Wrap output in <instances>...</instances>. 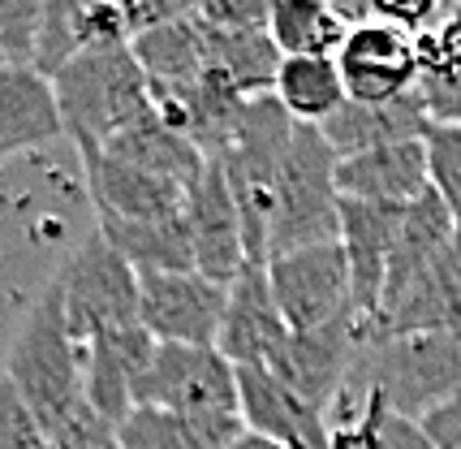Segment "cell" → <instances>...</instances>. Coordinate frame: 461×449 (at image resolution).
Returning a JSON list of instances; mask_svg holds the SVG:
<instances>
[{
    "label": "cell",
    "instance_id": "6da1fadb",
    "mask_svg": "<svg viewBox=\"0 0 461 449\" xmlns=\"http://www.w3.org/2000/svg\"><path fill=\"white\" fill-rule=\"evenodd\" d=\"M52 91H57L65 139H74L82 164L95 160L117 130L139 122L147 108H156L147 74L134 61L130 43L86 48L52 78Z\"/></svg>",
    "mask_w": 461,
    "mask_h": 449
},
{
    "label": "cell",
    "instance_id": "7a4b0ae2",
    "mask_svg": "<svg viewBox=\"0 0 461 449\" xmlns=\"http://www.w3.org/2000/svg\"><path fill=\"white\" fill-rule=\"evenodd\" d=\"M5 376L14 380L22 402L40 419V428L52 432L86 407V389H82V354L78 342L65 325V298H60V281L52 277L35 311L26 316L22 333L5 354Z\"/></svg>",
    "mask_w": 461,
    "mask_h": 449
},
{
    "label": "cell",
    "instance_id": "3957f363",
    "mask_svg": "<svg viewBox=\"0 0 461 449\" xmlns=\"http://www.w3.org/2000/svg\"><path fill=\"white\" fill-rule=\"evenodd\" d=\"M349 385L375 389L397 415L419 424L422 415L461 398V333L366 337Z\"/></svg>",
    "mask_w": 461,
    "mask_h": 449
},
{
    "label": "cell",
    "instance_id": "277c9868",
    "mask_svg": "<svg viewBox=\"0 0 461 449\" xmlns=\"http://www.w3.org/2000/svg\"><path fill=\"white\" fill-rule=\"evenodd\" d=\"M341 243V190H337V151L328 147L320 125H298L289 139V156L281 164L276 212H272V243L267 264L289 251Z\"/></svg>",
    "mask_w": 461,
    "mask_h": 449
},
{
    "label": "cell",
    "instance_id": "5b68a950",
    "mask_svg": "<svg viewBox=\"0 0 461 449\" xmlns=\"http://www.w3.org/2000/svg\"><path fill=\"white\" fill-rule=\"evenodd\" d=\"M57 281L60 298H65V325L78 346H91L95 337L142 325L139 272L113 251V243L100 229L65 260Z\"/></svg>",
    "mask_w": 461,
    "mask_h": 449
},
{
    "label": "cell",
    "instance_id": "8992f818",
    "mask_svg": "<svg viewBox=\"0 0 461 449\" xmlns=\"http://www.w3.org/2000/svg\"><path fill=\"white\" fill-rule=\"evenodd\" d=\"M267 281L289 333H311L354 316V281H349V260L341 243L276 255L267 264Z\"/></svg>",
    "mask_w": 461,
    "mask_h": 449
},
{
    "label": "cell",
    "instance_id": "52a82bcc",
    "mask_svg": "<svg viewBox=\"0 0 461 449\" xmlns=\"http://www.w3.org/2000/svg\"><path fill=\"white\" fill-rule=\"evenodd\" d=\"M139 407L173 410V415H238V368L216 346L160 342L139 389Z\"/></svg>",
    "mask_w": 461,
    "mask_h": 449
},
{
    "label": "cell",
    "instance_id": "ba28073f",
    "mask_svg": "<svg viewBox=\"0 0 461 449\" xmlns=\"http://www.w3.org/2000/svg\"><path fill=\"white\" fill-rule=\"evenodd\" d=\"M362 346H366V325L358 316H345V320H332V325L311 328V333H289V342L281 346L267 371L281 376L298 398H306L311 407H320L328 415L349 385Z\"/></svg>",
    "mask_w": 461,
    "mask_h": 449
},
{
    "label": "cell",
    "instance_id": "9c48e42d",
    "mask_svg": "<svg viewBox=\"0 0 461 449\" xmlns=\"http://www.w3.org/2000/svg\"><path fill=\"white\" fill-rule=\"evenodd\" d=\"M142 328L164 346H216L229 286L203 272H142Z\"/></svg>",
    "mask_w": 461,
    "mask_h": 449
},
{
    "label": "cell",
    "instance_id": "30bf717a",
    "mask_svg": "<svg viewBox=\"0 0 461 449\" xmlns=\"http://www.w3.org/2000/svg\"><path fill=\"white\" fill-rule=\"evenodd\" d=\"M341 78H345V96L358 104H384L397 100L405 91L419 87V48L414 35L397 31L393 22H362L349 31L341 57Z\"/></svg>",
    "mask_w": 461,
    "mask_h": 449
},
{
    "label": "cell",
    "instance_id": "8fae6325",
    "mask_svg": "<svg viewBox=\"0 0 461 449\" xmlns=\"http://www.w3.org/2000/svg\"><path fill=\"white\" fill-rule=\"evenodd\" d=\"M238 415L246 432L281 449H337L328 415L267 368H238Z\"/></svg>",
    "mask_w": 461,
    "mask_h": 449
},
{
    "label": "cell",
    "instance_id": "7c38bea8",
    "mask_svg": "<svg viewBox=\"0 0 461 449\" xmlns=\"http://www.w3.org/2000/svg\"><path fill=\"white\" fill-rule=\"evenodd\" d=\"M285 342H289V325L272 298L267 264H246L229 281V303H224L216 350L233 368H272V359L281 354Z\"/></svg>",
    "mask_w": 461,
    "mask_h": 449
},
{
    "label": "cell",
    "instance_id": "4fadbf2b",
    "mask_svg": "<svg viewBox=\"0 0 461 449\" xmlns=\"http://www.w3.org/2000/svg\"><path fill=\"white\" fill-rule=\"evenodd\" d=\"M405 207L393 204H358V199H341V246L349 260V281H354V316L371 325L380 316L384 286H388V260L402 234Z\"/></svg>",
    "mask_w": 461,
    "mask_h": 449
},
{
    "label": "cell",
    "instance_id": "5bb4252c",
    "mask_svg": "<svg viewBox=\"0 0 461 449\" xmlns=\"http://www.w3.org/2000/svg\"><path fill=\"white\" fill-rule=\"evenodd\" d=\"M461 333V234L436 264H427L405 289L384 298L371 337H427Z\"/></svg>",
    "mask_w": 461,
    "mask_h": 449
},
{
    "label": "cell",
    "instance_id": "9a60e30c",
    "mask_svg": "<svg viewBox=\"0 0 461 449\" xmlns=\"http://www.w3.org/2000/svg\"><path fill=\"white\" fill-rule=\"evenodd\" d=\"M156 346L160 342L142 325L125 328V333L95 337L91 346H82V389H86V402L100 410L113 428H121L139 410V389L147 380V371H151Z\"/></svg>",
    "mask_w": 461,
    "mask_h": 449
},
{
    "label": "cell",
    "instance_id": "2e32d148",
    "mask_svg": "<svg viewBox=\"0 0 461 449\" xmlns=\"http://www.w3.org/2000/svg\"><path fill=\"white\" fill-rule=\"evenodd\" d=\"M185 221H190V238H194V268L203 277L229 286L246 268V234H241L238 199L229 190V178H224L221 164L207 160L203 178L190 186Z\"/></svg>",
    "mask_w": 461,
    "mask_h": 449
},
{
    "label": "cell",
    "instance_id": "e0dca14e",
    "mask_svg": "<svg viewBox=\"0 0 461 449\" xmlns=\"http://www.w3.org/2000/svg\"><path fill=\"white\" fill-rule=\"evenodd\" d=\"M337 190H341V199H358V204H419L431 190L427 139L375 147V151H358V156L337 160Z\"/></svg>",
    "mask_w": 461,
    "mask_h": 449
},
{
    "label": "cell",
    "instance_id": "ac0fdd59",
    "mask_svg": "<svg viewBox=\"0 0 461 449\" xmlns=\"http://www.w3.org/2000/svg\"><path fill=\"white\" fill-rule=\"evenodd\" d=\"M130 48H134V61L147 74L156 108L190 100L203 87V78H207V35H203L194 9L181 22H168L160 31L139 35Z\"/></svg>",
    "mask_w": 461,
    "mask_h": 449
},
{
    "label": "cell",
    "instance_id": "d6986e66",
    "mask_svg": "<svg viewBox=\"0 0 461 449\" xmlns=\"http://www.w3.org/2000/svg\"><path fill=\"white\" fill-rule=\"evenodd\" d=\"M323 139L337 151V160L345 156H358V151H375V147H393V143H410V139H427L431 130V113H427V100L422 91H405L397 100L384 104H358L345 100V108L323 122Z\"/></svg>",
    "mask_w": 461,
    "mask_h": 449
},
{
    "label": "cell",
    "instance_id": "ffe728a7",
    "mask_svg": "<svg viewBox=\"0 0 461 449\" xmlns=\"http://www.w3.org/2000/svg\"><path fill=\"white\" fill-rule=\"evenodd\" d=\"M82 169H86V186H91V199H95L100 216H113V221H164V216L185 212L190 190L168 182V178L142 173V169L121 164L113 156H95Z\"/></svg>",
    "mask_w": 461,
    "mask_h": 449
},
{
    "label": "cell",
    "instance_id": "44dd1931",
    "mask_svg": "<svg viewBox=\"0 0 461 449\" xmlns=\"http://www.w3.org/2000/svg\"><path fill=\"white\" fill-rule=\"evenodd\" d=\"M100 156H113V160H121V164L142 169V173L168 178V182L185 186V190L199 182L203 169H207V156L164 117L160 108H147L139 122H130L125 130H117Z\"/></svg>",
    "mask_w": 461,
    "mask_h": 449
},
{
    "label": "cell",
    "instance_id": "7402d4cb",
    "mask_svg": "<svg viewBox=\"0 0 461 449\" xmlns=\"http://www.w3.org/2000/svg\"><path fill=\"white\" fill-rule=\"evenodd\" d=\"M65 134L52 78L40 69H0V160Z\"/></svg>",
    "mask_w": 461,
    "mask_h": 449
},
{
    "label": "cell",
    "instance_id": "603a6c76",
    "mask_svg": "<svg viewBox=\"0 0 461 449\" xmlns=\"http://www.w3.org/2000/svg\"><path fill=\"white\" fill-rule=\"evenodd\" d=\"M328 424L337 449H436L422 424L397 415L375 389L345 385L337 407L328 410Z\"/></svg>",
    "mask_w": 461,
    "mask_h": 449
},
{
    "label": "cell",
    "instance_id": "cb8c5ba5",
    "mask_svg": "<svg viewBox=\"0 0 461 449\" xmlns=\"http://www.w3.org/2000/svg\"><path fill=\"white\" fill-rule=\"evenodd\" d=\"M457 234H461L457 212L444 204L436 190H427L419 204L405 207L402 234H397L393 260H388V286H384V298H393V294L410 286L427 264H436L444 251L457 243Z\"/></svg>",
    "mask_w": 461,
    "mask_h": 449
},
{
    "label": "cell",
    "instance_id": "d4e9b609",
    "mask_svg": "<svg viewBox=\"0 0 461 449\" xmlns=\"http://www.w3.org/2000/svg\"><path fill=\"white\" fill-rule=\"evenodd\" d=\"M100 234L139 277L142 272H199L185 212L164 216V221H113V216H100Z\"/></svg>",
    "mask_w": 461,
    "mask_h": 449
},
{
    "label": "cell",
    "instance_id": "484cf974",
    "mask_svg": "<svg viewBox=\"0 0 461 449\" xmlns=\"http://www.w3.org/2000/svg\"><path fill=\"white\" fill-rule=\"evenodd\" d=\"M241 432L238 415H173L139 407L117 436L125 449H233Z\"/></svg>",
    "mask_w": 461,
    "mask_h": 449
},
{
    "label": "cell",
    "instance_id": "4316f807",
    "mask_svg": "<svg viewBox=\"0 0 461 449\" xmlns=\"http://www.w3.org/2000/svg\"><path fill=\"white\" fill-rule=\"evenodd\" d=\"M272 96L298 125H323L345 108V78L332 57H285Z\"/></svg>",
    "mask_w": 461,
    "mask_h": 449
},
{
    "label": "cell",
    "instance_id": "83f0119b",
    "mask_svg": "<svg viewBox=\"0 0 461 449\" xmlns=\"http://www.w3.org/2000/svg\"><path fill=\"white\" fill-rule=\"evenodd\" d=\"M267 35L276 40L281 57H341L349 26L323 0H276Z\"/></svg>",
    "mask_w": 461,
    "mask_h": 449
},
{
    "label": "cell",
    "instance_id": "f1b7e54d",
    "mask_svg": "<svg viewBox=\"0 0 461 449\" xmlns=\"http://www.w3.org/2000/svg\"><path fill=\"white\" fill-rule=\"evenodd\" d=\"M86 52L82 40V22H78V5H65L52 0L43 5V26H40V48H35V69L43 78H57L65 65Z\"/></svg>",
    "mask_w": 461,
    "mask_h": 449
},
{
    "label": "cell",
    "instance_id": "f546056e",
    "mask_svg": "<svg viewBox=\"0 0 461 449\" xmlns=\"http://www.w3.org/2000/svg\"><path fill=\"white\" fill-rule=\"evenodd\" d=\"M43 5L35 0H0V69H35Z\"/></svg>",
    "mask_w": 461,
    "mask_h": 449
},
{
    "label": "cell",
    "instance_id": "4dcf8cb0",
    "mask_svg": "<svg viewBox=\"0 0 461 449\" xmlns=\"http://www.w3.org/2000/svg\"><path fill=\"white\" fill-rule=\"evenodd\" d=\"M427 156H431V190L457 212L461 221V130L457 125H431L427 130Z\"/></svg>",
    "mask_w": 461,
    "mask_h": 449
},
{
    "label": "cell",
    "instance_id": "1f68e13d",
    "mask_svg": "<svg viewBox=\"0 0 461 449\" xmlns=\"http://www.w3.org/2000/svg\"><path fill=\"white\" fill-rule=\"evenodd\" d=\"M0 449H52L48 432L40 428V419L31 415L5 371H0Z\"/></svg>",
    "mask_w": 461,
    "mask_h": 449
},
{
    "label": "cell",
    "instance_id": "d6a6232c",
    "mask_svg": "<svg viewBox=\"0 0 461 449\" xmlns=\"http://www.w3.org/2000/svg\"><path fill=\"white\" fill-rule=\"evenodd\" d=\"M194 18L207 31H224V35L267 31L272 26V5H263V0H207V5H194Z\"/></svg>",
    "mask_w": 461,
    "mask_h": 449
},
{
    "label": "cell",
    "instance_id": "836d02e7",
    "mask_svg": "<svg viewBox=\"0 0 461 449\" xmlns=\"http://www.w3.org/2000/svg\"><path fill=\"white\" fill-rule=\"evenodd\" d=\"M419 424H422V432L431 436L436 449H461V398L436 407L431 415H422Z\"/></svg>",
    "mask_w": 461,
    "mask_h": 449
},
{
    "label": "cell",
    "instance_id": "e575fe53",
    "mask_svg": "<svg viewBox=\"0 0 461 449\" xmlns=\"http://www.w3.org/2000/svg\"><path fill=\"white\" fill-rule=\"evenodd\" d=\"M233 449H281V445L263 441V436H255V432H241V436H238V445H233Z\"/></svg>",
    "mask_w": 461,
    "mask_h": 449
},
{
    "label": "cell",
    "instance_id": "d590c367",
    "mask_svg": "<svg viewBox=\"0 0 461 449\" xmlns=\"http://www.w3.org/2000/svg\"><path fill=\"white\" fill-rule=\"evenodd\" d=\"M457 35H461V18H457Z\"/></svg>",
    "mask_w": 461,
    "mask_h": 449
}]
</instances>
